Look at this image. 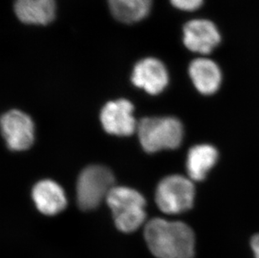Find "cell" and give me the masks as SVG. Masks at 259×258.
I'll return each mask as SVG.
<instances>
[{
	"instance_id": "1",
	"label": "cell",
	"mask_w": 259,
	"mask_h": 258,
	"mask_svg": "<svg viewBox=\"0 0 259 258\" xmlns=\"http://www.w3.org/2000/svg\"><path fill=\"white\" fill-rule=\"evenodd\" d=\"M144 238L155 257H196V234L184 222L150 220L144 227Z\"/></svg>"
},
{
	"instance_id": "2",
	"label": "cell",
	"mask_w": 259,
	"mask_h": 258,
	"mask_svg": "<svg viewBox=\"0 0 259 258\" xmlns=\"http://www.w3.org/2000/svg\"><path fill=\"white\" fill-rule=\"evenodd\" d=\"M140 144L147 153L175 149L183 139V126L176 117H145L138 125Z\"/></svg>"
},
{
	"instance_id": "3",
	"label": "cell",
	"mask_w": 259,
	"mask_h": 258,
	"mask_svg": "<svg viewBox=\"0 0 259 258\" xmlns=\"http://www.w3.org/2000/svg\"><path fill=\"white\" fill-rule=\"evenodd\" d=\"M107 202L113 212L116 227L121 232H135L146 218L144 198L130 188L113 187L108 193Z\"/></svg>"
},
{
	"instance_id": "4",
	"label": "cell",
	"mask_w": 259,
	"mask_h": 258,
	"mask_svg": "<svg viewBox=\"0 0 259 258\" xmlns=\"http://www.w3.org/2000/svg\"><path fill=\"white\" fill-rule=\"evenodd\" d=\"M115 179L105 166L90 165L79 176L76 193L77 204L83 210L95 209L114 186Z\"/></svg>"
},
{
	"instance_id": "5",
	"label": "cell",
	"mask_w": 259,
	"mask_h": 258,
	"mask_svg": "<svg viewBox=\"0 0 259 258\" xmlns=\"http://www.w3.org/2000/svg\"><path fill=\"white\" fill-rule=\"evenodd\" d=\"M195 197V187L190 180L181 176H167L156 189L155 201L165 214H179L191 209Z\"/></svg>"
},
{
	"instance_id": "6",
	"label": "cell",
	"mask_w": 259,
	"mask_h": 258,
	"mask_svg": "<svg viewBox=\"0 0 259 258\" xmlns=\"http://www.w3.org/2000/svg\"><path fill=\"white\" fill-rule=\"evenodd\" d=\"M3 136L9 149L23 151L29 149L34 142V123L24 112L11 110L1 118Z\"/></svg>"
},
{
	"instance_id": "7",
	"label": "cell",
	"mask_w": 259,
	"mask_h": 258,
	"mask_svg": "<svg viewBox=\"0 0 259 258\" xmlns=\"http://www.w3.org/2000/svg\"><path fill=\"white\" fill-rule=\"evenodd\" d=\"M134 106L130 101L119 99L108 103L101 112V122L108 134L130 136L135 133L136 122L133 117Z\"/></svg>"
},
{
	"instance_id": "8",
	"label": "cell",
	"mask_w": 259,
	"mask_h": 258,
	"mask_svg": "<svg viewBox=\"0 0 259 258\" xmlns=\"http://www.w3.org/2000/svg\"><path fill=\"white\" fill-rule=\"evenodd\" d=\"M183 33V41L186 48L202 55L210 53L221 41L218 28L207 20L189 21L184 27Z\"/></svg>"
},
{
	"instance_id": "9",
	"label": "cell",
	"mask_w": 259,
	"mask_h": 258,
	"mask_svg": "<svg viewBox=\"0 0 259 258\" xmlns=\"http://www.w3.org/2000/svg\"><path fill=\"white\" fill-rule=\"evenodd\" d=\"M131 80L138 88H142L151 95H157L166 88L169 76L161 61L149 57L135 65Z\"/></svg>"
},
{
	"instance_id": "10",
	"label": "cell",
	"mask_w": 259,
	"mask_h": 258,
	"mask_svg": "<svg viewBox=\"0 0 259 258\" xmlns=\"http://www.w3.org/2000/svg\"><path fill=\"white\" fill-rule=\"evenodd\" d=\"M15 15L28 25H47L56 18V0H15Z\"/></svg>"
},
{
	"instance_id": "11",
	"label": "cell",
	"mask_w": 259,
	"mask_h": 258,
	"mask_svg": "<svg viewBox=\"0 0 259 258\" xmlns=\"http://www.w3.org/2000/svg\"><path fill=\"white\" fill-rule=\"evenodd\" d=\"M32 197L37 209L43 214L53 216L63 210L66 199L62 188L54 181H39L32 190Z\"/></svg>"
},
{
	"instance_id": "12",
	"label": "cell",
	"mask_w": 259,
	"mask_h": 258,
	"mask_svg": "<svg viewBox=\"0 0 259 258\" xmlns=\"http://www.w3.org/2000/svg\"><path fill=\"white\" fill-rule=\"evenodd\" d=\"M189 74L196 89L202 94H212L220 87L222 81L220 68L210 59L194 60L189 67Z\"/></svg>"
},
{
	"instance_id": "13",
	"label": "cell",
	"mask_w": 259,
	"mask_h": 258,
	"mask_svg": "<svg viewBox=\"0 0 259 258\" xmlns=\"http://www.w3.org/2000/svg\"><path fill=\"white\" fill-rule=\"evenodd\" d=\"M218 158V150L209 144H201L191 148L186 164L191 180L201 181L205 179L208 171L215 165Z\"/></svg>"
},
{
	"instance_id": "14",
	"label": "cell",
	"mask_w": 259,
	"mask_h": 258,
	"mask_svg": "<svg viewBox=\"0 0 259 258\" xmlns=\"http://www.w3.org/2000/svg\"><path fill=\"white\" fill-rule=\"evenodd\" d=\"M152 0H108L113 17L124 24H134L146 17L151 10Z\"/></svg>"
},
{
	"instance_id": "15",
	"label": "cell",
	"mask_w": 259,
	"mask_h": 258,
	"mask_svg": "<svg viewBox=\"0 0 259 258\" xmlns=\"http://www.w3.org/2000/svg\"><path fill=\"white\" fill-rule=\"evenodd\" d=\"M170 2L179 10L193 11L201 7L203 0H170Z\"/></svg>"
},
{
	"instance_id": "16",
	"label": "cell",
	"mask_w": 259,
	"mask_h": 258,
	"mask_svg": "<svg viewBox=\"0 0 259 258\" xmlns=\"http://www.w3.org/2000/svg\"><path fill=\"white\" fill-rule=\"evenodd\" d=\"M250 247L253 258H259V232L253 234L250 239Z\"/></svg>"
}]
</instances>
